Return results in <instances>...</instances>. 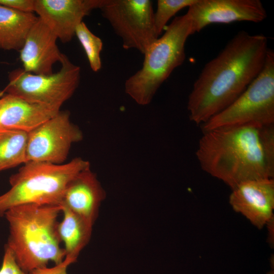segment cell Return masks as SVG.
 Returning <instances> with one entry per match:
<instances>
[{"instance_id":"1","label":"cell","mask_w":274,"mask_h":274,"mask_svg":"<svg viewBox=\"0 0 274 274\" xmlns=\"http://www.w3.org/2000/svg\"><path fill=\"white\" fill-rule=\"evenodd\" d=\"M268 49L264 35L239 31L194 82L187 102L190 121L202 125L233 102L262 71Z\"/></svg>"},{"instance_id":"2","label":"cell","mask_w":274,"mask_h":274,"mask_svg":"<svg viewBox=\"0 0 274 274\" xmlns=\"http://www.w3.org/2000/svg\"><path fill=\"white\" fill-rule=\"evenodd\" d=\"M196 156L203 170L231 189L247 181L270 178L257 128L226 127L203 132Z\"/></svg>"},{"instance_id":"3","label":"cell","mask_w":274,"mask_h":274,"mask_svg":"<svg viewBox=\"0 0 274 274\" xmlns=\"http://www.w3.org/2000/svg\"><path fill=\"white\" fill-rule=\"evenodd\" d=\"M60 205L27 204L13 207L4 215L9 236L6 245L26 273L47 267L49 261L61 263L65 256L60 247L57 217Z\"/></svg>"},{"instance_id":"4","label":"cell","mask_w":274,"mask_h":274,"mask_svg":"<svg viewBox=\"0 0 274 274\" xmlns=\"http://www.w3.org/2000/svg\"><path fill=\"white\" fill-rule=\"evenodd\" d=\"M192 35L191 21L186 13L176 17L144 54L142 67L125 82V93L141 106L149 105L155 93L186 57L185 46Z\"/></svg>"},{"instance_id":"5","label":"cell","mask_w":274,"mask_h":274,"mask_svg":"<svg viewBox=\"0 0 274 274\" xmlns=\"http://www.w3.org/2000/svg\"><path fill=\"white\" fill-rule=\"evenodd\" d=\"M90 166L80 157L61 164L26 162L10 177V189L0 195V215L23 204L60 205L68 183Z\"/></svg>"},{"instance_id":"6","label":"cell","mask_w":274,"mask_h":274,"mask_svg":"<svg viewBox=\"0 0 274 274\" xmlns=\"http://www.w3.org/2000/svg\"><path fill=\"white\" fill-rule=\"evenodd\" d=\"M274 124V52L268 49L263 67L229 106L201 125L203 132L226 127L259 128Z\"/></svg>"},{"instance_id":"7","label":"cell","mask_w":274,"mask_h":274,"mask_svg":"<svg viewBox=\"0 0 274 274\" xmlns=\"http://www.w3.org/2000/svg\"><path fill=\"white\" fill-rule=\"evenodd\" d=\"M61 68L50 75L35 74L18 68L9 74V83L0 96L9 94L60 109L79 86L80 67L62 54Z\"/></svg>"},{"instance_id":"8","label":"cell","mask_w":274,"mask_h":274,"mask_svg":"<svg viewBox=\"0 0 274 274\" xmlns=\"http://www.w3.org/2000/svg\"><path fill=\"white\" fill-rule=\"evenodd\" d=\"M99 9L125 49H136L144 55L159 38L150 0H102Z\"/></svg>"},{"instance_id":"9","label":"cell","mask_w":274,"mask_h":274,"mask_svg":"<svg viewBox=\"0 0 274 274\" xmlns=\"http://www.w3.org/2000/svg\"><path fill=\"white\" fill-rule=\"evenodd\" d=\"M27 162L63 164L72 145L82 140L83 132L70 120V112L55 116L27 133Z\"/></svg>"},{"instance_id":"10","label":"cell","mask_w":274,"mask_h":274,"mask_svg":"<svg viewBox=\"0 0 274 274\" xmlns=\"http://www.w3.org/2000/svg\"><path fill=\"white\" fill-rule=\"evenodd\" d=\"M192 35L213 23H259L267 14L260 0H197L188 7Z\"/></svg>"},{"instance_id":"11","label":"cell","mask_w":274,"mask_h":274,"mask_svg":"<svg viewBox=\"0 0 274 274\" xmlns=\"http://www.w3.org/2000/svg\"><path fill=\"white\" fill-rule=\"evenodd\" d=\"M102 0H35L38 17L62 43L72 40L77 27Z\"/></svg>"},{"instance_id":"12","label":"cell","mask_w":274,"mask_h":274,"mask_svg":"<svg viewBox=\"0 0 274 274\" xmlns=\"http://www.w3.org/2000/svg\"><path fill=\"white\" fill-rule=\"evenodd\" d=\"M229 202L234 211L245 217L255 227L262 228L274 217L273 179L239 184L232 189Z\"/></svg>"},{"instance_id":"13","label":"cell","mask_w":274,"mask_h":274,"mask_svg":"<svg viewBox=\"0 0 274 274\" xmlns=\"http://www.w3.org/2000/svg\"><path fill=\"white\" fill-rule=\"evenodd\" d=\"M57 40L55 34L39 18L19 51L23 69L35 74H52L53 65L60 62L62 56Z\"/></svg>"},{"instance_id":"14","label":"cell","mask_w":274,"mask_h":274,"mask_svg":"<svg viewBox=\"0 0 274 274\" xmlns=\"http://www.w3.org/2000/svg\"><path fill=\"white\" fill-rule=\"evenodd\" d=\"M106 197L105 189L90 166L68 183L60 206L66 207L93 225Z\"/></svg>"},{"instance_id":"15","label":"cell","mask_w":274,"mask_h":274,"mask_svg":"<svg viewBox=\"0 0 274 274\" xmlns=\"http://www.w3.org/2000/svg\"><path fill=\"white\" fill-rule=\"evenodd\" d=\"M60 111L49 106L4 94L0 98V127L28 133Z\"/></svg>"},{"instance_id":"16","label":"cell","mask_w":274,"mask_h":274,"mask_svg":"<svg viewBox=\"0 0 274 274\" xmlns=\"http://www.w3.org/2000/svg\"><path fill=\"white\" fill-rule=\"evenodd\" d=\"M63 219L57 226L59 238L64 245V259L71 263L76 261L81 251L88 244L93 225L66 207L60 206Z\"/></svg>"},{"instance_id":"17","label":"cell","mask_w":274,"mask_h":274,"mask_svg":"<svg viewBox=\"0 0 274 274\" xmlns=\"http://www.w3.org/2000/svg\"><path fill=\"white\" fill-rule=\"evenodd\" d=\"M38 16L0 5V48L20 51Z\"/></svg>"},{"instance_id":"18","label":"cell","mask_w":274,"mask_h":274,"mask_svg":"<svg viewBox=\"0 0 274 274\" xmlns=\"http://www.w3.org/2000/svg\"><path fill=\"white\" fill-rule=\"evenodd\" d=\"M27 134L0 127V172L27 162Z\"/></svg>"},{"instance_id":"19","label":"cell","mask_w":274,"mask_h":274,"mask_svg":"<svg viewBox=\"0 0 274 274\" xmlns=\"http://www.w3.org/2000/svg\"><path fill=\"white\" fill-rule=\"evenodd\" d=\"M75 35L82 45L91 70L97 72L101 68L100 53L102 42L93 34L83 21L76 28Z\"/></svg>"},{"instance_id":"20","label":"cell","mask_w":274,"mask_h":274,"mask_svg":"<svg viewBox=\"0 0 274 274\" xmlns=\"http://www.w3.org/2000/svg\"><path fill=\"white\" fill-rule=\"evenodd\" d=\"M197 0H158L154 13V25L159 37L169 19L181 10L189 7Z\"/></svg>"},{"instance_id":"21","label":"cell","mask_w":274,"mask_h":274,"mask_svg":"<svg viewBox=\"0 0 274 274\" xmlns=\"http://www.w3.org/2000/svg\"><path fill=\"white\" fill-rule=\"evenodd\" d=\"M258 136L266 169L270 178L274 177V124L258 128Z\"/></svg>"},{"instance_id":"22","label":"cell","mask_w":274,"mask_h":274,"mask_svg":"<svg viewBox=\"0 0 274 274\" xmlns=\"http://www.w3.org/2000/svg\"><path fill=\"white\" fill-rule=\"evenodd\" d=\"M0 274H28L18 265L13 252L6 245Z\"/></svg>"},{"instance_id":"23","label":"cell","mask_w":274,"mask_h":274,"mask_svg":"<svg viewBox=\"0 0 274 274\" xmlns=\"http://www.w3.org/2000/svg\"><path fill=\"white\" fill-rule=\"evenodd\" d=\"M2 5L24 13H34L35 0H0Z\"/></svg>"},{"instance_id":"24","label":"cell","mask_w":274,"mask_h":274,"mask_svg":"<svg viewBox=\"0 0 274 274\" xmlns=\"http://www.w3.org/2000/svg\"><path fill=\"white\" fill-rule=\"evenodd\" d=\"M72 263L69 261L64 259L61 263L55 265L54 267L35 269L28 274H67L66 269Z\"/></svg>"},{"instance_id":"25","label":"cell","mask_w":274,"mask_h":274,"mask_svg":"<svg viewBox=\"0 0 274 274\" xmlns=\"http://www.w3.org/2000/svg\"><path fill=\"white\" fill-rule=\"evenodd\" d=\"M267 228V240L268 243L273 247L274 244V217H272L266 224Z\"/></svg>"},{"instance_id":"26","label":"cell","mask_w":274,"mask_h":274,"mask_svg":"<svg viewBox=\"0 0 274 274\" xmlns=\"http://www.w3.org/2000/svg\"><path fill=\"white\" fill-rule=\"evenodd\" d=\"M267 274H274L273 270H271L267 273Z\"/></svg>"}]
</instances>
